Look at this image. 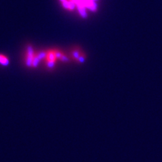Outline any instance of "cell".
<instances>
[{"label":"cell","instance_id":"1","mask_svg":"<svg viewBox=\"0 0 162 162\" xmlns=\"http://www.w3.org/2000/svg\"><path fill=\"white\" fill-rule=\"evenodd\" d=\"M67 60L65 54L58 49H49L42 52V60L48 68L55 66L57 61H65Z\"/></svg>","mask_w":162,"mask_h":162},{"label":"cell","instance_id":"2","mask_svg":"<svg viewBox=\"0 0 162 162\" xmlns=\"http://www.w3.org/2000/svg\"><path fill=\"white\" fill-rule=\"evenodd\" d=\"M42 60V52H38L32 46H27L25 52L24 62L26 67L34 68L37 67Z\"/></svg>","mask_w":162,"mask_h":162},{"label":"cell","instance_id":"3","mask_svg":"<svg viewBox=\"0 0 162 162\" xmlns=\"http://www.w3.org/2000/svg\"><path fill=\"white\" fill-rule=\"evenodd\" d=\"M10 64V60L8 57L3 53H0V65L3 67L8 66Z\"/></svg>","mask_w":162,"mask_h":162}]
</instances>
